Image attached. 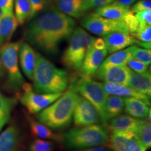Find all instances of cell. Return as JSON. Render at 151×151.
I'll list each match as a JSON object with an SVG mask.
<instances>
[{"label": "cell", "mask_w": 151, "mask_h": 151, "mask_svg": "<svg viewBox=\"0 0 151 151\" xmlns=\"http://www.w3.org/2000/svg\"><path fill=\"white\" fill-rule=\"evenodd\" d=\"M75 27L73 18L57 9H51L32 19L24 37L39 50L46 54L55 55L62 41L70 37Z\"/></svg>", "instance_id": "obj_1"}, {"label": "cell", "mask_w": 151, "mask_h": 151, "mask_svg": "<svg viewBox=\"0 0 151 151\" xmlns=\"http://www.w3.org/2000/svg\"><path fill=\"white\" fill-rule=\"evenodd\" d=\"M32 81L36 92L59 93L67 89L69 78L65 71L55 67L51 62L38 53Z\"/></svg>", "instance_id": "obj_2"}, {"label": "cell", "mask_w": 151, "mask_h": 151, "mask_svg": "<svg viewBox=\"0 0 151 151\" xmlns=\"http://www.w3.org/2000/svg\"><path fill=\"white\" fill-rule=\"evenodd\" d=\"M78 97L79 94L70 88L53 103L37 113L38 121L52 129L67 127L72 120Z\"/></svg>", "instance_id": "obj_3"}, {"label": "cell", "mask_w": 151, "mask_h": 151, "mask_svg": "<svg viewBox=\"0 0 151 151\" xmlns=\"http://www.w3.org/2000/svg\"><path fill=\"white\" fill-rule=\"evenodd\" d=\"M109 138V129L104 124L78 126L62 137V143L68 150H76L105 145Z\"/></svg>", "instance_id": "obj_4"}, {"label": "cell", "mask_w": 151, "mask_h": 151, "mask_svg": "<svg viewBox=\"0 0 151 151\" xmlns=\"http://www.w3.org/2000/svg\"><path fill=\"white\" fill-rule=\"evenodd\" d=\"M94 39L95 38L83 28H75L69 37L67 48L62 55V64L71 70H80L85 56Z\"/></svg>", "instance_id": "obj_5"}, {"label": "cell", "mask_w": 151, "mask_h": 151, "mask_svg": "<svg viewBox=\"0 0 151 151\" xmlns=\"http://www.w3.org/2000/svg\"><path fill=\"white\" fill-rule=\"evenodd\" d=\"M20 41L8 42L0 48V60L3 69L7 75L6 86L14 92H19L25 83L20 70L18 53L21 46Z\"/></svg>", "instance_id": "obj_6"}, {"label": "cell", "mask_w": 151, "mask_h": 151, "mask_svg": "<svg viewBox=\"0 0 151 151\" xmlns=\"http://www.w3.org/2000/svg\"><path fill=\"white\" fill-rule=\"evenodd\" d=\"M70 88L94 106L99 113L101 123L107 127L108 121L105 114V103L108 94L104 91L102 83L91 78L81 77Z\"/></svg>", "instance_id": "obj_7"}, {"label": "cell", "mask_w": 151, "mask_h": 151, "mask_svg": "<svg viewBox=\"0 0 151 151\" xmlns=\"http://www.w3.org/2000/svg\"><path fill=\"white\" fill-rule=\"evenodd\" d=\"M81 24L90 32L101 37L116 32L129 34L123 21L104 18L95 13H92L83 18Z\"/></svg>", "instance_id": "obj_8"}, {"label": "cell", "mask_w": 151, "mask_h": 151, "mask_svg": "<svg viewBox=\"0 0 151 151\" xmlns=\"http://www.w3.org/2000/svg\"><path fill=\"white\" fill-rule=\"evenodd\" d=\"M22 90L23 92L20 96V102L32 114L38 113L46 109L64 93H38L27 83L23 85Z\"/></svg>", "instance_id": "obj_9"}, {"label": "cell", "mask_w": 151, "mask_h": 151, "mask_svg": "<svg viewBox=\"0 0 151 151\" xmlns=\"http://www.w3.org/2000/svg\"><path fill=\"white\" fill-rule=\"evenodd\" d=\"M73 119L76 126L97 124L101 122V118L94 106L83 97H78L73 111Z\"/></svg>", "instance_id": "obj_10"}, {"label": "cell", "mask_w": 151, "mask_h": 151, "mask_svg": "<svg viewBox=\"0 0 151 151\" xmlns=\"http://www.w3.org/2000/svg\"><path fill=\"white\" fill-rule=\"evenodd\" d=\"M107 55L108 51L106 48L99 50L94 48L92 45L87 52L79 70L81 76L83 78H91L106 58Z\"/></svg>", "instance_id": "obj_11"}, {"label": "cell", "mask_w": 151, "mask_h": 151, "mask_svg": "<svg viewBox=\"0 0 151 151\" xmlns=\"http://www.w3.org/2000/svg\"><path fill=\"white\" fill-rule=\"evenodd\" d=\"M132 70L126 65L115 66L108 69H97L94 76L105 83L127 86Z\"/></svg>", "instance_id": "obj_12"}, {"label": "cell", "mask_w": 151, "mask_h": 151, "mask_svg": "<svg viewBox=\"0 0 151 151\" xmlns=\"http://www.w3.org/2000/svg\"><path fill=\"white\" fill-rule=\"evenodd\" d=\"M102 39L104 41L106 48L108 53L123 50L127 47L138 44L139 41L128 33L124 32H112L104 36Z\"/></svg>", "instance_id": "obj_13"}, {"label": "cell", "mask_w": 151, "mask_h": 151, "mask_svg": "<svg viewBox=\"0 0 151 151\" xmlns=\"http://www.w3.org/2000/svg\"><path fill=\"white\" fill-rule=\"evenodd\" d=\"M37 54L29 43H21L18 53L20 65L22 72L31 81H32L34 71L37 64Z\"/></svg>", "instance_id": "obj_14"}, {"label": "cell", "mask_w": 151, "mask_h": 151, "mask_svg": "<svg viewBox=\"0 0 151 151\" xmlns=\"http://www.w3.org/2000/svg\"><path fill=\"white\" fill-rule=\"evenodd\" d=\"M103 88L108 95H116L119 97H135L137 99H141L146 101L147 104L150 105V97L143 94L137 90L132 89L128 86H123V85L113 84L104 83H102Z\"/></svg>", "instance_id": "obj_15"}, {"label": "cell", "mask_w": 151, "mask_h": 151, "mask_svg": "<svg viewBox=\"0 0 151 151\" xmlns=\"http://www.w3.org/2000/svg\"><path fill=\"white\" fill-rule=\"evenodd\" d=\"M124 110L128 115L135 118L145 120L150 112L148 104L135 97H126L124 99Z\"/></svg>", "instance_id": "obj_16"}, {"label": "cell", "mask_w": 151, "mask_h": 151, "mask_svg": "<svg viewBox=\"0 0 151 151\" xmlns=\"http://www.w3.org/2000/svg\"><path fill=\"white\" fill-rule=\"evenodd\" d=\"M20 134L15 125H11L0 134V151H19Z\"/></svg>", "instance_id": "obj_17"}, {"label": "cell", "mask_w": 151, "mask_h": 151, "mask_svg": "<svg viewBox=\"0 0 151 151\" xmlns=\"http://www.w3.org/2000/svg\"><path fill=\"white\" fill-rule=\"evenodd\" d=\"M127 86L150 97L151 95V76L148 72L137 73L132 71Z\"/></svg>", "instance_id": "obj_18"}, {"label": "cell", "mask_w": 151, "mask_h": 151, "mask_svg": "<svg viewBox=\"0 0 151 151\" xmlns=\"http://www.w3.org/2000/svg\"><path fill=\"white\" fill-rule=\"evenodd\" d=\"M129 11V7L125 6L118 1H114L109 4L96 9L95 14L106 18L122 21Z\"/></svg>", "instance_id": "obj_19"}, {"label": "cell", "mask_w": 151, "mask_h": 151, "mask_svg": "<svg viewBox=\"0 0 151 151\" xmlns=\"http://www.w3.org/2000/svg\"><path fill=\"white\" fill-rule=\"evenodd\" d=\"M57 9L71 18H80L86 11L83 8L84 0H54Z\"/></svg>", "instance_id": "obj_20"}, {"label": "cell", "mask_w": 151, "mask_h": 151, "mask_svg": "<svg viewBox=\"0 0 151 151\" xmlns=\"http://www.w3.org/2000/svg\"><path fill=\"white\" fill-rule=\"evenodd\" d=\"M141 119L135 118L128 114H122L109 120L107 127L111 132L133 131Z\"/></svg>", "instance_id": "obj_21"}, {"label": "cell", "mask_w": 151, "mask_h": 151, "mask_svg": "<svg viewBox=\"0 0 151 151\" xmlns=\"http://www.w3.org/2000/svg\"><path fill=\"white\" fill-rule=\"evenodd\" d=\"M18 24L14 13L2 14L0 20V46L9 42Z\"/></svg>", "instance_id": "obj_22"}, {"label": "cell", "mask_w": 151, "mask_h": 151, "mask_svg": "<svg viewBox=\"0 0 151 151\" xmlns=\"http://www.w3.org/2000/svg\"><path fill=\"white\" fill-rule=\"evenodd\" d=\"M133 46L111 53L110 56L105 58L98 69L104 70L111 67L126 65L128 60L132 58Z\"/></svg>", "instance_id": "obj_23"}, {"label": "cell", "mask_w": 151, "mask_h": 151, "mask_svg": "<svg viewBox=\"0 0 151 151\" xmlns=\"http://www.w3.org/2000/svg\"><path fill=\"white\" fill-rule=\"evenodd\" d=\"M134 137L133 131L112 132L109 138V147L113 151H126L130 140Z\"/></svg>", "instance_id": "obj_24"}, {"label": "cell", "mask_w": 151, "mask_h": 151, "mask_svg": "<svg viewBox=\"0 0 151 151\" xmlns=\"http://www.w3.org/2000/svg\"><path fill=\"white\" fill-rule=\"evenodd\" d=\"M28 122H29L30 131L34 137L42 139H50L54 141L62 140V137L58 134H55L51 130L50 128L47 127L41 122L37 121L32 118L28 117Z\"/></svg>", "instance_id": "obj_25"}, {"label": "cell", "mask_w": 151, "mask_h": 151, "mask_svg": "<svg viewBox=\"0 0 151 151\" xmlns=\"http://www.w3.org/2000/svg\"><path fill=\"white\" fill-rule=\"evenodd\" d=\"M134 134L136 139L148 150L151 146V125L150 122L145 119L141 120L134 130Z\"/></svg>", "instance_id": "obj_26"}, {"label": "cell", "mask_w": 151, "mask_h": 151, "mask_svg": "<svg viewBox=\"0 0 151 151\" xmlns=\"http://www.w3.org/2000/svg\"><path fill=\"white\" fill-rule=\"evenodd\" d=\"M124 99L116 95H108L105 103V114L107 121L121 114L124 110Z\"/></svg>", "instance_id": "obj_27"}, {"label": "cell", "mask_w": 151, "mask_h": 151, "mask_svg": "<svg viewBox=\"0 0 151 151\" xmlns=\"http://www.w3.org/2000/svg\"><path fill=\"white\" fill-rule=\"evenodd\" d=\"M16 103V99L6 97L0 91V132L9 121Z\"/></svg>", "instance_id": "obj_28"}, {"label": "cell", "mask_w": 151, "mask_h": 151, "mask_svg": "<svg viewBox=\"0 0 151 151\" xmlns=\"http://www.w3.org/2000/svg\"><path fill=\"white\" fill-rule=\"evenodd\" d=\"M15 16L19 24H22L29 19L31 6L29 0H14Z\"/></svg>", "instance_id": "obj_29"}, {"label": "cell", "mask_w": 151, "mask_h": 151, "mask_svg": "<svg viewBox=\"0 0 151 151\" xmlns=\"http://www.w3.org/2000/svg\"><path fill=\"white\" fill-rule=\"evenodd\" d=\"M55 149V145L52 141L46 139H37L32 141L29 144V151H52Z\"/></svg>", "instance_id": "obj_30"}, {"label": "cell", "mask_w": 151, "mask_h": 151, "mask_svg": "<svg viewBox=\"0 0 151 151\" xmlns=\"http://www.w3.org/2000/svg\"><path fill=\"white\" fill-rule=\"evenodd\" d=\"M132 58L142 62L147 65H150L151 62L150 50L139 48V47L134 45Z\"/></svg>", "instance_id": "obj_31"}, {"label": "cell", "mask_w": 151, "mask_h": 151, "mask_svg": "<svg viewBox=\"0 0 151 151\" xmlns=\"http://www.w3.org/2000/svg\"><path fill=\"white\" fill-rule=\"evenodd\" d=\"M51 1L52 0H29L31 6V13L28 20L35 18L37 14L46 9Z\"/></svg>", "instance_id": "obj_32"}, {"label": "cell", "mask_w": 151, "mask_h": 151, "mask_svg": "<svg viewBox=\"0 0 151 151\" xmlns=\"http://www.w3.org/2000/svg\"><path fill=\"white\" fill-rule=\"evenodd\" d=\"M138 41L143 42H150L151 41V26L139 25L137 32L132 35Z\"/></svg>", "instance_id": "obj_33"}, {"label": "cell", "mask_w": 151, "mask_h": 151, "mask_svg": "<svg viewBox=\"0 0 151 151\" xmlns=\"http://www.w3.org/2000/svg\"><path fill=\"white\" fill-rule=\"evenodd\" d=\"M124 23L125 24L126 27H127L129 35L132 36L134 34L139 26V22L136 18L135 15L131 11L124 17L123 20Z\"/></svg>", "instance_id": "obj_34"}, {"label": "cell", "mask_w": 151, "mask_h": 151, "mask_svg": "<svg viewBox=\"0 0 151 151\" xmlns=\"http://www.w3.org/2000/svg\"><path fill=\"white\" fill-rule=\"evenodd\" d=\"M127 66L132 71L137 73H146L148 71V65L142 62L131 58L127 62Z\"/></svg>", "instance_id": "obj_35"}, {"label": "cell", "mask_w": 151, "mask_h": 151, "mask_svg": "<svg viewBox=\"0 0 151 151\" xmlns=\"http://www.w3.org/2000/svg\"><path fill=\"white\" fill-rule=\"evenodd\" d=\"M115 0H84L83 8L86 12L92 9H98L110 4Z\"/></svg>", "instance_id": "obj_36"}, {"label": "cell", "mask_w": 151, "mask_h": 151, "mask_svg": "<svg viewBox=\"0 0 151 151\" xmlns=\"http://www.w3.org/2000/svg\"><path fill=\"white\" fill-rule=\"evenodd\" d=\"M145 10H151V1L150 0H139L132 6L130 11L134 14Z\"/></svg>", "instance_id": "obj_37"}, {"label": "cell", "mask_w": 151, "mask_h": 151, "mask_svg": "<svg viewBox=\"0 0 151 151\" xmlns=\"http://www.w3.org/2000/svg\"><path fill=\"white\" fill-rule=\"evenodd\" d=\"M135 16L139 22V25H151V10L138 12Z\"/></svg>", "instance_id": "obj_38"}, {"label": "cell", "mask_w": 151, "mask_h": 151, "mask_svg": "<svg viewBox=\"0 0 151 151\" xmlns=\"http://www.w3.org/2000/svg\"><path fill=\"white\" fill-rule=\"evenodd\" d=\"M14 0H0V10L3 15L14 13Z\"/></svg>", "instance_id": "obj_39"}, {"label": "cell", "mask_w": 151, "mask_h": 151, "mask_svg": "<svg viewBox=\"0 0 151 151\" xmlns=\"http://www.w3.org/2000/svg\"><path fill=\"white\" fill-rule=\"evenodd\" d=\"M126 151H146L135 137L130 140Z\"/></svg>", "instance_id": "obj_40"}, {"label": "cell", "mask_w": 151, "mask_h": 151, "mask_svg": "<svg viewBox=\"0 0 151 151\" xmlns=\"http://www.w3.org/2000/svg\"><path fill=\"white\" fill-rule=\"evenodd\" d=\"M76 151H111V148L109 146H102L91 147V148L81 149V150H76Z\"/></svg>", "instance_id": "obj_41"}, {"label": "cell", "mask_w": 151, "mask_h": 151, "mask_svg": "<svg viewBox=\"0 0 151 151\" xmlns=\"http://www.w3.org/2000/svg\"><path fill=\"white\" fill-rule=\"evenodd\" d=\"M92 46L94 48L99 49V50H102V49H106V45L104 41L102 38H98V39H94L93 43H92Z\"/></svg>", "instance_id": "obj_42"}, {"label": "cell", "mask_w": 151, "mask_h": 151, "mask_svg": "<svg viewBox=\"0 0 151 151\" xmlns=\"http://www.w3.org/2000/svg\"><path fill=\"white\" fill-rule=\"evenodd\" d=\"M116 1L122 5L125 6L130 7V6L135 3L137 0H116Z\"/></svg>", "instance_id": "obj_43"}, {"label": "cell", "mask_w": 151, "mask_h": 151, "mask_svg": "<svg viewBox=\"0 0 151 151\" xmlns=\"http://www.w3.org/2000/svg\"><path fill=\"white\" fill-rule=\"evenodd\" d=\"M3 71H4L3 67H2V65H1V60H0V79H1V76H2V74H3Z\"/></svg>", "instance_id": "obj_44"}, {"label": "cell", "mask_w": 151, "mask_h": 151, "mask_svg": "<svg viewBox=\"0 0 151 151\" xmlns=\"http://www.w3.org/2000/svg\"><path fill=\"white\" fill-rule=\"evenodd\" d=\"M1 16H2V13H1V10H0V20H1Z\"/></svg>", "instance_id": "obj_45"}]
</instances>
